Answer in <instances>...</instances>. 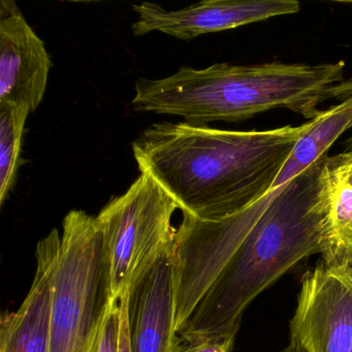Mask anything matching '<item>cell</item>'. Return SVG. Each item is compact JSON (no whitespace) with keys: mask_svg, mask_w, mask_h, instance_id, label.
Listing matches in <instances>:
<instances>
[{"mask_svg":"<svg viewBox=\"0 0 352 352\" xmlns=\"http://www.w3.org/2000/svg\"><path fill=\"white\" fill-rule=\"evenodd\" d=\"M236 337L186 341L178 337L174 352H230Z\"/></svg>","mask_w":352,"mask_h":352,"instance_id":"obj_14","label":"cell"},{"mask_svg":"<svg viewBox=\"0 0 352 352\" xmlns=\"http://www.w3.org/2000/svg\"><path fill=\"white\" fill-rule=\"evenodd\" d=\"M331 181L327 234L321 252L322 261L329 265L352 267V187L335 182L331 177Z\"/></svg>","mask_w":352,"mask_h":352,"instance_id":"obj_12","label":"cell"},{"mask_svg":"<svg viewBox=\"0 0 352 352\" xmlns=\"http://www.w3.org/2000/svg\"><path fill=\"white\" fill-rule=\"evenodd\" d=\"M120 352H129V329H127L126 305H125V296H123L122 323H121L120 336Z\"/></svg>","mask_w":352,"mask_h":352,"instance_id":"obj_16","label":"cell"},{"mask_svg":"<svg viewBox=\"0 0 352 352\" xmlns=\"http://www.w3.org/2000/svg\"><path fill=\"white\" fill-rule=\"evenodd\" d=\"M112 300L96 217L73 210L63 221L48 352H89Z\"/></svg>","mask_w":352,"mask_h":352,"instance_id":"obj_4","label":"cell"},{"mask_svg":"<svg viewBox=\"0 0 352 352\" xmlns=\"http://www.w3.org/2000/svg\"><path fill=\"white\" fill-rule=\"evenodd\" d=\"M329 156L275 195L217 279L177 331L186 341L236 337L259 294L306 257L322 252L331 203Z\"/></svg>","mask_w":352,"mask_h":352,"instance_id":"obj_2","label":"cell"},{"mask_svg":"<svg viewBox=\"0 0 352 352\" xmlns=\"http://www.w3.org/2000/svg\"><path fill=\"white\" fill-rule=\"evenodd\" d=\"M30 110L23 104H0V205L17 182L21 166L22 141Z\"/></svg>","mask_w":352,"mask_h":352,"instance_id":"obj_11","label":"cell"},{"mask_svg":"<svg viewBox=\"0 0 352 352\" xmlns=\"http://www.w3.org/2000/svg\"><path fill=\"white\" fill-rule=\"evenodd\" d=\"M138 15L131 26L135 36L158 32L180 41H191L204 34L292 15L300 10L296 0H205L177 11L160 5L142 3L133 6Z\"/></svg>","mask_w":352,"mask_h":352,"instance_id":"obj_8","label":"cell"},{"mask_svg":"<svg viewBox=\"0 0 352 352\" xmlns=\"http://www.w3.org/2000/svg\"><path fill=\"white\" fill-rule=\"evenodd\" d=\"M178 209L153 179L141 174L96 216L113 298H123L138 274L175 240L172 219Z\"/></svg>","mask_w":352,"mask_h":352,"instance_id":"obj_5","label":"cell"},{"mask_svg":"<svg viewBox=\"0 0 352 352\" xmlns=\"http://www.w3.org/2000/svg\"><path fill=\"white\" fill-rule=\"evenodd\" d=\"M344 69L343 61L182 67L164 79L138 80L131 106L139 112L182 117L193 125L245 120L279 107L313 120L324 100L351 96L352 80H344Z\"/></svg>","mask_w":352,"mask_h":352,"instance_id":"obj_3","label":"cell"},{"mask_svg":"<svg viewBox=\"0 0 352 352\" xmlns=\"http://www.w3.org/2000/svg\"><path fill=\"white\" fill-rule=\"evenodd\" d=\"M125 305L129 352H174L178 340L175 240L138 274Z\"/></svg>","mask_w":352,"mask_h":352,"instance_id":"obj_7","label":"cell"},{"mask_svg":"<svg viewBox=\"0 0 352 352\" xmlns=\"http://www.w3.org/2000/svg\"><path fill=\"white\" fill-rule=\"evenodd\" d=\"M53 63L13 0L0 1V104H23L36 112L42 104Z\"/></svg>","mask_w":352,"mask_h":352,"instance_id":"obj_9","label":"cell"},{"mask_svg":"<svg viewBox=\"0 0 352 352\" xmlns=\"http://www.w3.org/2000/svg\"><path fill=\"white\" fill-rule=\"evenodd\" d=\"M327 170L335 182L352 187V154L343 153L329 157Z\"/></svg>","mask_w":352,"mask_h":352,"instance_id":"obj_15","label":"cell"},{"mask_svg":"<svg viewBox=\"0 0 352 352\" xmlns=\"http://www.w3.org/2000/svg\"><path fill=\"white\" fill-rule=\"evenodd\" d=\"M280 352H305L304 350L302 349V348L300 347V346L298 345V344L296 343V342L292 341V340H290L289 344H288L287 346H286L285 348H284L282 351Z\"/></svg>","mask_w":352,"mask_h":352,"instance_id":"obj_17","label":"cell"},{"mask_svg":"<svg viewBox=\"0 0 352 352\" xmlns=\"http://www.w3.org/2000/svg\"><path fill=\"white\" fill-rule=\"evenodd\" d=\"M56 228L38 243L36 272L20 308L0 319V352H48L54 275L60 252Z\"/></svg>","mask_w":352,"mask_h":352,"instance_id":"obj_10","label":"cell"},{"mask_svg":"<svg viewBox=\"0 0 352 352\" xmlns=\"http://www.w3.org/2000/svg\"><path fill=\"white\" fill-rule=\"evenodd\" d=\"M310 126L224 131L160 122L133 143L140 173L153 179L182 213L220 221L254 205L273 188L296 142Z\"/></svg>","mask_w":352,"mask_h":352,"instance_id":"obj_1","label":"cell"},{"mask_svg":"<svg viewBox=\"0 0 352 352\" xmlns=\"http://www.w3.org/2000/svg\"><path fill=\"white\" fill-rule=\"evenodd\" d=\"M123 298H113L89 352H120Z\"/></svg>","mask_w":352,"mask_h":352,"instance_id":"obj_13","label":"cell"},{"mask_svg":"<svg viewBox=\"0 0 352 352\" xmlns=\"http://www.w3.org/2000/svg\"><path fill=\"white\" fill-rule=\"evenodd\" d=\"M290 335L305 352H352V267L321 261L305 274Z\"/></svg>","mask_w":352,"mask_h":352,"instance_id":"obj_6","label":"cell"},{"mask_svg":"<svg viewBox=\"0 0 352 352\" xmlns=\"http://www.w3.org/2000/svg\"><path fill=\"white\" fill-rule=\"evenodd\" d=\"M345 153L352 154V137L346 141L345 143Z\"/></svg>","mask_w":352,"mask_h":352,"instance_id":"obj_18","label":"cell"}]
</instances>
